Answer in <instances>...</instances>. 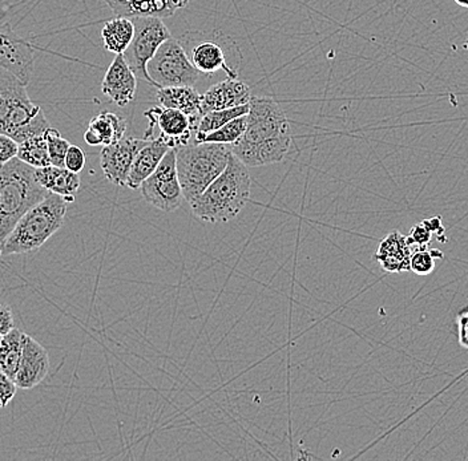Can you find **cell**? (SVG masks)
Here are the masks:
<instances>
[{"label":"cell","instance_id":"cell-1","mask_svg":"<svg viewBox=\"0 0 468 461\" xmlns=\"http://www.w3.org/2000/svg\"><path fill=\"white\" fill-rule=\"evenodd\" d=\"M247 130L230 145L239 162L251 168L282 162L292 145V132L285 112L268 98H251Z\"/></svg>","mask_w":468,"mask_h":461},{"label":"cell","instance_id":"cell-2","mask_svg":"<svg viewBox=\"0 0 468 461\" xmlns=\"http://www.w3.org/2000/svg\"><path fill=\"white\" fill-rule=\"evenodd\" d=\"M250 189L248 166L232 153L225 171L189 205L198 220L210 224L228 223L245 208Z\"/></svg>","mask_w":468,"mask_h":461},{"label":"cell","instance_id":"cell-3","mask_svg":"<svg viewBox=\"0 0 468 461\" xmlns=\"http://www.w3.org/2000/svg\"><path fill=\"white\" fill-rule=\"evenodd\" d=\"M48 194L37 180L34 166L17 157L0 165V257L20 218Z\"/></svg>","mask_w":468,"mask_h":461},{"label":"cell","instance_id":"cell-4","mask_svg":"<svg viewBox=\"0 0 468 461\" xmlns=\"http://www.w3.org/2000/svg\"><path fill=\"white\" fill-rule=\"evenodd\" d=\"M48 128L42 108L29 99L27 84L0 67V133L22 142Z\"/></svg>","mask_w":468,"mask_h":461},{"label":"cell","instance_id":"cell-5","mask_svg":"<svg viewBox=\"0 0 468 461\" xmlns=\"http://www.w3.org/2000/svg\"><path fill=\"white\" fill-rule=\"evenodd\" d=\"M232 151L225 144L189 142L176 148V168L184 200L192 204L213 183L229 162Z\"/></svg>","mask_w":468,"mask_h":461},{"label":"cell","instance_id":"cell-6","mask_svg":"<svg viewBox=\"0 0 468 461\" xmlns=\"http://www.w3.org/2000/svg\"><path fill=\"white\" fill-rule=\"evenodd\" d=\"M67 204L66 198L49 192L20 218L3 245L2 256L37 252L63 226Z\"/></svg>","mask_w":468,"mask_h":461},{"label":"cell","instance_id":"cell-7","mask_svg":"<svg viewBox=\"0 0 468 461\" xmlns=\"http://www.w3.org/2000/svg\"><path fill=\"white\" fill-rule=\"evenodd\" d=\"M190 63L207 76L224 71L229 79L239 78L242 54L232 37L221 31H189L178 37Z\"/></svg>","mask_w":468,"mask_h":461},{"label":"cell","instance_id":"cell-8","mask_svg":"<svg viewBox=\"0 0 468 461\" xmlns=\"http://www.w3.org/2000/svg\"><path fill=\"white\" fill-rule=\"evenodd\" d=\"M146 71L152 79V86L156 89L193 87L198 81L207 78V75L198 71L190 63L183 46L174 37L160 46L154 57L149 60Z\"/></svg>","mask_w":468,"mask_h":461},{"label":"cell","instance_id":"cell-9","mask_svg":"<svg viewBox=\"0 0 468 461\" xmlns=\"http://www.w3.org/2000/svg\"><path fill=\"white\" fill-rule=\"evenodd\" d=\"M132 20L134 25L133 39H132L127 51L122 55L130 64L134 75L152 86V79L149 78L146 66H148L149 60L154 57L160 46L171 39L172 35L161 17L134 16L132 17Z\"/></svg>","mask_w":468,"mask_h":461},{"label":"cell","instance_id":"cell-10","mask_svg":"<svg viewBox=\"0 0 468 461\" xmlns=\"http://www.w3.org/2000/svg\"><path fill=\"white\" fill-rule=\"evenodd\" d=\"M146 203L161 212H175L184 200L183 189L176 168V149H171L151 174L140 186Z\"/></svg>","mask_w":468,"mask_h":461},{"label":"cell","instance_id":"cell-11","mask_svg":"<svg viewBox=\"0 0 468 461\" xmlns=\"http://www.w3.org/2000/svg\"><path fill=\"white\" fill-rule=\"evenodd\" d=\"M148 139L122 137L119 141L102 148L101 165L104 176L113 185L124 186L137 153L148 144Z\"/></svg>","mask_w":468,"mask_h":461},{"label":"cell","instance_id":"cell-12","mask_svg":"<svg viewBox=\"0 0 468 461\" xmlns=\"http://www.w3.org/2000/svg\"><path fill=\"white\" fill-rule=\"evenodd\" d=\"M0 67L29 83L34 72V48L8 25H0Z\"/></svg>","mask_w":468,"mask_h":461},{"label":"cell","instance_id":"cell-13","mask_svg":"<svg viewBox=\"0 0 468 461\" xmlns=\"http://www.w3.org/2000/svg\"><path fill=\"white\" fill-rule=\"evenodd\" d=\"M144 116L149 120V130L159 128L161 139L174 149L192 142L190 139L197 131L188 115L174 108H151L146 110Z\"/></svg>","mask_w":468,"mask_h":461},{"label":"cell","instance_id":"cell-14","mask_svg":"<svg viewBox=\"0 0 468 461\" xmlns=\"http://www.w3.org/2000/svg\"><path fill=\"white\" fill-rule=\"evenodd\" d=\"M49 372L48 352L42 344L26 334L22 361L15 376V383L23 390H32L47 378Z\"/></svg>","mask_w":468,"mask_h":461},{"label":"cell","instance_id":"cell-15","mask_svg":"<svg viewBox=\"0 0 468 461\" xmlns=\"http://www.w3.org/2000/svg\"><path fill=\"white\" fill-rule=\"evenodd\" d=\"M137 76L132 71L124 55H116L102 79L101 90L119 107H125L136 96Z\"/></svg>","mask_w":468,"mask_h":461},{"label":"cell","instance_id":"cell-16","mask_svg":"<svg viewBox=\"0 0 468 461\" xmlns=\"http://www.w3.org/2000/svg\"><path fill=\"white\" fill-rule=\"evenodd\" d=\"M250 87L237 79H229L210 87L203 95V115L210 110H229L250 103Z\"/></svg>","mask_w":468,"mask_h":461},{"label":"cell","instance_id":"cell-17","mask_svg":"<svg viewBox=\"0 0 468 461\" xmlns=\"http://www.w3.org/2000/svg\"><path fill=\"white\" fill-rule=\"evenodd\" d=\"M116 16L169 17L186 7L189 0H105Z\"/></svg>","mask_w":468,"mask_h":461},{"label":"cell","instance_id":"cell-18","mask_svg":"<svg viewBox=\"0 0 468 461\" xmlns=\"http://www.w3.org/2000/svg\"><path fill=\"white\" fill-rule=\"evenodd\" d=\"M171 148L161 137L151 140L142 151L137 153L133 164L131 166L130 174H128L125 186L130 189H140L144 183L163 162L165 154L171 151Z\"/></svg>","mask_w":468,"mask_h":461},{"label":"cell","instance_id":"cell-19","mask_svg":"<svg viewBox=\"0 0 468 461\" xmlns=\"http://www.w3.org/2000/svg\"><path fill=\"white\" fill-rule=\"evenodd\" d=\"M125 131H127V121L122 116L110 112V110H102L101 113L90 120L86 133H84V140L88 145H92V147H98V145L107 147V145L122 140Z\"/></svg>","mask_w":468,"mask_h":461},{"label":"cell","instance_id":"cell-20","mask_svg":"<svg viewBox=\"0 0 468 461\" xmlns=\"http://www.w3.org/2000/svg\"><path fill=\"white\" fill-rule=\"evenodd\" d=\"M411 256L412 252L405 236L400 235L399 232H393L380 241L374 258L383 270L390 273H403L410 270Z\"/></svg>","mask_w":468,"mask_h":461},{"label":"cell","instance_id":"cell-21","mask_svg":"<svg viewBox=\"0 0 468 461\" xmlns=\"http://www.w3.org/2000/svg\"><path fill=\"white\" fill-rule=\"evenodd\" d=\"M157 101L161 107L174 108L188 115L198 127L201 116H203V95L193 87H166L159 89L156 93Z\"/></svg>","mask_w":468,"mask_h":461},{"label":"cell","instance_id":"cell-22","mask_svg":"<svg viewBox=\"0 0 468 461\" xmlns=\"http://www.w3.org/2000/svg\"><path fill=\"white\" fill-rule=\"evenodd\" d=\"M35 176L40 185L51 194L61 195L67 203L75 201V194L80 189L81 180L79 173L69 171L64 166L48 165L35 169Z\"/></svg>","mask_w":468,"mask_h":461},{"label":"cell","instance_id":"cell-23","mask_svg":"<svg viewBox=\"0 0 468 461\" xmlns=\"http://www.w3.org/2000/svg\"><path fill=\"white\" fill-rule=\"evenodd\" d=\"M133 35L134 25L132 17H113L102 26V46L112 54H124L130 47L132 39H133Z\"/></svg>","mask_w":468,"mask_h":461},{"label":"cell","instance_id":"cell-24","mask_svg":"<svg viewBox=\"0 0 468 461\" xmlns=\"http://www.w3.org/2000/svg\"><path fill=\"white\" fill-rule=\"evenodd\" d=\"M25 338L26 332L14 329L8 334L3 335L0 341V370L14 381L22 361Z\"/></svg>","mask_w":468,"mask_h":461},{"label":"cell","instance_id":"cell-25","mask_svg":"<svg viewBox=\"0 0 468 461\" xmlns=\"http://www.w3.org/2000/svg\"><path fill=\"white\" fill-rule=\"evenodd\" d=\"M17 159L22 160L26 164L34 166L35 169L51 165L48 145H47V140L46 137H44V133L19 142Z\"/></svg>","mask_w":468,"mask_h":461},{"label":"cell","instance_id":"cell-26","mask_svg":"<svg viewBox=\"0 0 468 461\" xmlns=\"http://www.w3.org/2000/svg\"><path fill=\"white\" fill-rule=\"evenodd\" d=\"M247 116H241L222 125L218 130L207 134H195V142H212V144L232 145L247 130Z\"/></svg>","mask_w":468,"mask_h":461},{"label":"cell","instance_id":"cell-27","mask_svg":"<svg viewBox=\"0 0 468 461\" xmlns=\"http://www.w3.org/2000/svg\"><path fill=\"white\" fill-rule=\"evenodd\" d=\"M250 104L239 105V107L229 108V110H210L201 116L198 121L197 131L195 134H207L218 130L222 125L228 124L232 120L248 115Z\"/></svg>","mask_w":468,"mask_h":461},{"label":"cell","instance_id":"cell-28","mask_svg":"<svg viewBox=\"0 0 468 461\" xmlns=\"http://www.w3.org/2000/svg\"><path fill=\"white\" fill-rule=\"evenodd\" d=\"M44 137L47 140V145H48L49 159H51V165L60 166L64 168V162H66L67 152H69V142L67 141L64 137H61L60 132L54 128L49 127L48 130L44 132Z\"/></svg>","mask_w":468,"mask_h":461},{"label":"cell","instance_id":"cell-29","mask_svg":"<svg viewBox=\"0 0 468 461\" xmlns=\"http://www.w3.org/2000/svg\"><path fill=\"white\" fill-rule=\"evenodd\" d=\"M437 256L443 258V254L434 252V250H417V252L412 253L410 270L414 271L418 276H429L430 273L434 271Z\"/></svg>","mask_w":468,"mask_h":461},{"label":"cell","instance_id":"cell-30","mask_svg":"<svg viewBox=\"0 0 468 461\" xmlns=\"http://www.w3.org/2000/svg\"><path fill=\"white\" fill-rule=\"evenodd\" d=\"M432 235H434V232H432L431 227L429 226L426 221L412 227L409 237H406L411 252L414 253L417 252V250L429 249V244L430 241H431Z\"/></svg>","mask_w":468,"mask_h":461},{"label":"cell","instance_id":"cell-31","mask_svg":"<svg viewBox=\"0 0 468 461\" xmlns=\"http://www.w3.org/2000/svg\"><path fill=\"white\" fill-rule=\"evenodd\" d=\"M16 383L7 373L0 370V408H5L16 395Z\"/></svg>","mask_w":468,"mask_h":461},{"label":"cell","instance_id":"cell-32","mask_svg":"<svg viewBox=\"0 0 468 461\" xmlns=\"http://www.w3.org/2000/svg\"><path fill=\"white\" fill-rule=\"evenodd\" d=\"M69 171L75 172V173H80L86 166V153L83 149L71 145L69 152H67L66 162H64Z\"/></svg>","mask_w":468,"mask_h":461},{"label":"cell","instance_id":"cell-33","mask_svg":"<svg viewBox=\"0 0 468 461\" xmlns=\"http://www.w3.org/2000/svg\"><path fill=\"white\" fill-rule=\"evenodd\" d=\"M17 151H19V142L7 134L0 133V165L17 157Z\"/></svg>","mask_w":468,"mask_h":461},{"label":"cell","instance_id":"cell-34","mask_svg":"<svg viewBox=\"0 0 468 461\" xmlns=\"http://www.w3.org/2000/svg\"><path fill=\"white\" fill-rule=\"evenodd\" d=\"M15 329L14 314L8 306L0 303V337Z\"/></svg>","mask_w":468,"mask_h":461},{"label":"cell","instance_id":"cell-35","mask_svg":"<svg viewBox=\"0 0 468 461\" xmlns=\"http://www.w3.org/2000/svg\"><path fill=\"white\" fill-rule=\"evenodd\" d=\"M456 5H461V7L468 8V0H453Z\"/></svg>","mask_w":468,"mask_h":461},{"label":"cell","instance_id":"cell-36","mask_svg":"<svg viewBox=\"0 0 468 461\" xmlns=\"http://www.w3.org/2000/svg\"><path fill=\"white\" fill-rule=\"evenodd\" d=\"M464 48L468 49V37H467L466 43H464Z\"/></svg>","mask_w":468,"mask_h":461},{"label":"cell","instance_id":"cell-37","mask_svg":"<svg viewBox=\"0 0 468 461\" xmlns=\"http://www.w3.org/2000/svg\"><path fill=\"white\" fill-rule=\"evenodd\" d=\"M0 341H2V337H0Z\"/></svg>","mask_w":468,"mask_h":461}]
</instances>
